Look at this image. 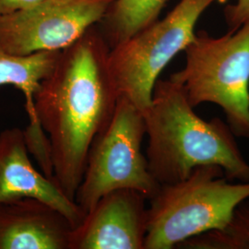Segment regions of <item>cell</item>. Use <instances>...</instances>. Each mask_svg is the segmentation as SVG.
Instances as JSON below:
<instances>
[{
  "label": "cell",
  "instance_id": "cell-14",
  "mask_svg": "<svg viewBox=\"0 0 249 249\" xmlns=\"http://www.w3.org/2000/svg\"><path fill=\"white\" fill-rule=\"evenodd\" d=\"M226 22L231 30H236L249 21V0H237L224 10Z\"/></svg>",
  "mask_w": 249,
  "mask_h": 249
},
{
  "label": "cell",
  "instance_id": "cell-7",
  "mask_svg": "<svg viewBox=\"0 0 249 249\" xmlns=\"http://www.w3.org/2000/svg\"><path fill=\"white\" fill-rule=\"evenodd\" d=\"M114 0H43L0 17V47L16 55L61 51L99 24Z\"/></svg>",
  "mask_w": 249,
  "mask_h": 249
},
{
  "label": "cell",
  "instance_id": "cell-9",
  "mask_svg": "<svg viewBox=\"0 0 249 249\" xmlns=\"http://www.w3.org/2000/svg\"><path fill=\"white\" fill-rule=\"evenodd\" d=\"M30 154L23 129L11 127L0 132V204L37 198L67 216L74 228L80 225L86 213L54 178L36 169Z\"/></svg>",
  "mask_w": 249,
  "mask_h": 249
},
{
  "label": "cell",
  "instance_id": "cell-15",
  "mask_svg": "<svg viewBox=\"0 0 249 249\" xmlns=\"http://www.w3.org/2000/svg\"><path fill=\"white\" fill-rule=\"evenodd\" d=\"M43 0H0V17L33 8Z\"/></svg>",
  "mask_w": 249,
  "mask_h": 249
},
{
  "label": "cell",
  "instance_id": "cell-3",
  "mask_svg": "<svg viewBox=\"0 0 249 249\" xmlns=\"http://www.w3.org/2000/svg\"><path fill=\"white\" fill-rule=\"evenodd\" d=\"M249 199V181L231 183L219 165L194 168L184 180L160 185L150 198L144 249H172L194 236L222 229Z\"/></svg>",
  "mask_w": 249,
  "mask_h": 249
},
{
  "label": "cell",
  "instance_id": "cell-13",
  "mask_svg": "<svg viewBox=\"0 0 249 249\" xmlns=\"http://www.w3.org/2000/svg\"><path fill=\"white\" fill-rule=\"evenodd\" d=\"M188 249H249V199L238 205L222 229L207 231L180 244Z\"/></svg>",
  "mask_w": 249,
  "mask_h": 249
},
{
  "label": "cell",
  "instance_id": "cell-2",
  "mask_svg": "<svg viewBox=\"0 0 249 249\" xmlns=\"http://www.w3.org/2000/svg\"><path fill=\"white\" fill-rule=\"evenodd\" d=\"M143 116L146 158L159 185L184 180L194 168L209 164L221 166L230 181L249 182V163L230 125L219 117L205 120L197 116L178 82L157 80Z\"/></svg>",
  "mask_w": 249,
  "mask_h": 249
},
{
  "label": "cell",
  "instance_id": "cell-5",
  "mask_svg": "<svg viewBox=\"0 0 249 249\" xmlns=\"http://www.w3.org/2000/svg\"><path fill=\"white\" fill-rule=\"evenodd\" d=\"M225 1L180 0L166 17L112 48L109 68L118 97L144 112L151 105L160 72L194 39L201 14L215 2Z\"/></svg>",
  "mask_w": 249,
  "mask_h": 249
},
{
  "label": "cell",
  "instance_id": "cell-8",
  "mask_svg": "<svg viewBox=\"0 0 249 249\" xmlns=\"http://www.w3.org/2000/svg\"><path fill=\"white\" fill-rule=\"evenodd\" d=\"M148 198L133 189L102 196L71 232L70 249H144Z\"/></svg>",
  "mask_w": 249,
  "mask_h": 249
},
{
  "label": "cell",
  "instance_id": "cell-12",
  "mask_svg": "<svg viewBox=\"0 0 249 249\" xmlns=\"http://www.w3.org/2000/svg\"><path fill=\"white\" fill-rule=\"evenodd\" d=\"M60 51H45L28 55L8 53L0 47V87L11 85L26 97L29 114L41 82L52 71Z\"/></svg>",
  "mask_w": 249,
  "mask_h": 249
},
{
  "label": "cell",
  "instance_id": "cell-11",
  "mask_svg": "<svg viewBox=\"0 0 249 249\" xmlns=\"http://www.w3.org/2000/svg\"><path fill=\"white\" fill-rule=\"evenodd\" d=\"M168 0H114L99 23L110 49L158 20Z\"/></svg>",
  "mask_w": 249,
  "mask_h": 249
},
{
  "label": "cell",
  "instance_id": "cell-6",
  "mask_svg": "<svg viewBox=\"0 0 249 249\" xmlns=\"http://www.w3.org/2000/svg\"><path fill=\"white\" fill-rule=\"evenodd\" d=\"M145 135L142 111L119 96L112 119L91 144L75 195L86 213L102 196L116 189H133L148 199L156 194L160 185L142 150Z\"/></svg>",
  "mask_w": 249,
  "mask_h": 249
},
{
  "label": "cell",
  "instance_id": "cell-1",
  "mask_svg": "<svg viewBox=\"0 0 249 249\" xmlns=\"http://www.w3.org/2000/svg\"><path fill=\"white\" fill-rule=\"evenodd\" d=\"M110 50L98 24L90 27L60 51L29 114L30 122H38L47 136L53 178L74 200L91 144L116 110Z\"/></svg>",
  "mask_w": 249,
  "mask_h": 249
},
{
  "label": "cell",
  "instance_id": "cell-4",
  "mask_svg": "<svg viewBox=\"0 0 249 249\" xmlns=\"http://www.w3.org/2000/svg\"><path fill=\"white\" fill-rule=\"evenodd\" d=\"M185 52V68L169 79L191 107H221L235 137L249 139V21L217 38L199 31Z\"/></svg>",
  "mask_w": 249,
  "mask_h": 249
},
{
  "label": "cell",
  "instance_id": "cell-10",
  "mask_svg": "<svg viewBox=\"0 0 249 249\" xmlns=\"http://www.w3.org/2000/svg\"><path fill=\"white\" fill-rule=\"evenodd\" d=\"M73 229L67 216L40 199L0 204V249H70Z\"/></svg>",
  "mask_w": 249,
  "mask_h": 249
}]
</instances>
